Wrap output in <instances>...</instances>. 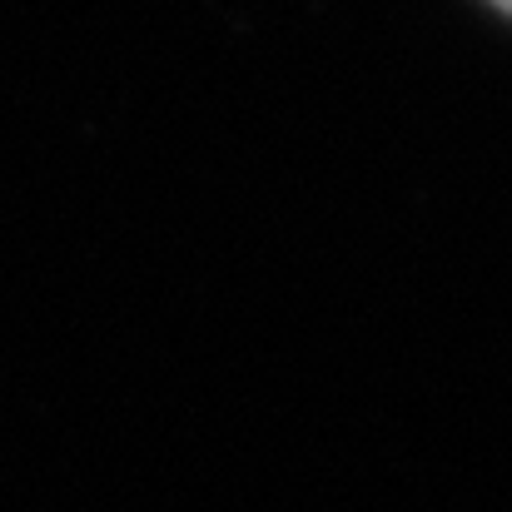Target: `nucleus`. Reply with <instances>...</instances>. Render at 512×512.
<instances>
[{
  "mask_svg": "<svg viewBox=\"0 0 512 512\" xmlns=\"http://www.w3.org/2000/svg\"><path fill=\"white\" fill-rule=\"evenodd\" d=\"M493 5H498V10H508V15H512V0H493Z\"/></svg>",
  "mask_w": 512,
  "mask_h": 512,
  "instance_id": "f257e3e1",
  "label": "nucleus"
}]
</instances>
